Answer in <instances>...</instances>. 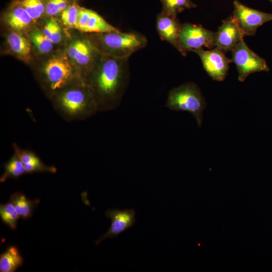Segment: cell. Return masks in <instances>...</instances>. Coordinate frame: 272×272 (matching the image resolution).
<instances>
[{
  "mask_svg": "<svg viewBox=\"0 0 272 272\" xmlns=\"http://www.w3.org/2000/svg\"><path fill=\"white\" fill-rule=\"evenodd\" d=\"M55 110L67 121L85 120L98 111L93 92L86 83L72 85L51 97Z\"/></svg>",
  "mask_w": 272,
  "mask_h": 272,
  "instance_id": "7a4b0ae2",
  "label": "cell"
},
{
  "mask_svg": "<svg viewBox=\"0 0 272 272\" xmlns=\"http://www.w3.org/2000/svg\"><path fill=\"white\" fill-rule=\"evenodd\" d=\"M233 17L237 21L245 36L255 35L257 28L272 21V13H267L249 8L237 0L233 2Z\"/></svg>",
  "mask_w": 272,
  "mask_h": 272,
  "instance_id": "9c48e42d",
  "label": "cell"
},
{
  "mask_svg": "<svg viewBox=\"0 0 272 272\" xmlns=\"http://www.w3.org/2000/svg\"><path fill=\"white\" fill-rule=\"evenodd\" d=\"M80 7L75 3L70 4L61 13L63 25L67 28H76Z\"/></svg>",
  "mask_w": 272,
  "mask_h": 272,
  "instance_id": "d4e9b609",
  "label": "cell"
},
{
  "mask_svg": "<svg viewBox=\"0 0 272 272\" xmlns=\"http://www.w3.org/2000/svg\"><path fill=\"white\" fill-rule=\"evenodd\" d=\"M135 214V211L132 209L107 210L105 216L111 220V226L108 230L96 241V245H98L107 238L117 237L122 232L131 228L136 223Z\"/></svg>",
  "mask_w": 272,
  "mask_h": 272,
  "instance_id": "8fae6325",
  "label": "cell"
},
{
  "mask_svg": "<svg viewBox=\"0 0 272 272\" xmlns=\"http://www.w3.org/2000/svg\"><path fill=\"white\" fill-rule=\"evenodd\" d=\"M42 32L53 44L59 43L62 39L61 27L53 19L49 20L45 24Z\"/></svg>",
  "mask_w": 272,
  "mask_h": 272,
  "instance_id": "484cf974",
  "label": "cell"
},
{
  "mask_svg": "<svg viewBox=\"0 0 272 272\" xmlns=\"http://www.w3.org/2000/svg\"><path fill=\"white\" fill-rule=\"evenodd\" d=\"M5 20L9 27L19 33L27 31L34 23L19 2L7 12Z\"/></svg>",
  "mask_w": 272,
  "mask_h": 272,
  "instance_id": "2e32d148",
  "label": "cell"
},
{
  "mask_svg": "<svg viewBox=\"0 0 272 272\" xmlns=\"http://www.w3.org/2000/svg\"><path fill=\"white\" fill-rule=\"evenodd\" d=\"M268 1H269L272 4V0H268Z\"/></svg>",
  "mask_w": 272,
  "mask_h": 272,
  "instance_id": "83f0119b",
  "label": "cell"
},
{
  "mask_svg": "<svg viewBox=\"0 0 272 272\" xmlns=\"http://www.w3.org/2000/svg\"><path fill=\"white\" fill-rule=\"evenodd\" d=\"M0 216L2 220L12 229L17 227L18 215L13 204L10 201L0 206Z\"/></svg>",
  "mask_w": 272,
  "mask_h": 272,
  "instance_id": "603a6c76",
  "label": "cell"
},
{
  "mask_svg": "<svg viewBox=\"0 0 272 272\" xmlns=\"http://www.w3.org/2000/svg\"><path fill=\"white\" fill-rule=\"evenodd\" d=\"M23 263V259L15 246L9 247L0 256V271L14 272Z\"/></svg>",
  "mask_w": 272,
  "mask_h": 272,
  "instance_id": "ac0fdd59",
  "label": "cell"
},
{
  "mask_svg": "<svg viewBox=\"0 0 272 272\" xmlns=\"http://www.w3.org/2000/svg\"><path fill=\"white\" fill-rule=\"evenodd\" d=\"M8 44L15 54L26 62L31 59V45L29 41L21 33L12 32L7 37Z\"/></svg>",
  "mask_w": 272,
  "mask_h": 272,
  "instance_id": "e0dca14e",
  "label": "cell"
},
{
  "mask_svg": "<svg viewBox=\"0 0 272 272\" xmlns=\"http://www.w3.org/2000/svg\"><path fill=\"white\" fill-rule=\"evenodd\" d=\"M19 3L34 22L45 13V3L44 0H20Z\"/></svg>",
  "mask_w": 272,
  "mask_h": 272,
  "instance_id": "7402d4cb",
  "label": "cell"
},
{
  "mask_svg": "<svg viewBox=\"0 0 272 272\" xmlns=\"http://www.w3.org/2000/svg\"><path fill=\"white\" fill-rule=\"evenodd\" d=\"M216 33V46L224 52L231 51L245 36L243 30L232 16L223 21Z\"/></svg>",
  "mask_w": 272,
  "mask_h": 272,
  "instance_id": "4fadbf2b",
  "label": "cell"
},
{
  "mask_svg": "<svg viewBox=\"0 0 272 272\" xmlns=\"http://www.w3.org/2000/svg\"><path fill=\"white\" fill-rule=\"evenodd\" d=\"M231 51L232 61L236 66L239 81L243 82L252 73L269 71L265 60L250 49L243 39Z\"/></svg>",
  "mask_w": 272,
  "mask_h": 272,
  "instance_id": "52a82bcc",
  "label": "cell"
},
{
  "mask_svg": "<svg viewBox=\"0 0 272 272\" xmlns=\"http://www.w3.org/2000/svg\"><path fill=\"white\" fill-rule=\"evenodd\" d=\"M4 172L0 178L1 182L8 178H17L26 173L24 165L19 157L14 154L4 165Z\"/></svg>",
  "mask_w": 272,
  "mask_h": 272,
  "instance_id": "ffe728a7",
  "label": "cell"
},
{
  "mask_svg": "<svg viewBox=\"0 0 272 272\" xmlns=\"http://www.w3.org/2000/svg\"><path fill=\"white\" fill-rule=\"evenodd\" d=\"M10 200L18 215L24 219L31 216L33 210L39 202L38 199L36 200L28 199L24 194L20 192L13 194L10 197Z\"/></svg>",
  "mask_w": 272,
  "mask_h": 272,
  "instance_id": "d6986e66",
  "label": "cell"
},
{
  "mask_svg": "<svg viewBox=\"0 0 272 272\" xmlns=\"http://www.w3.org/2000/svg\"><path fill=\"white\" fill-rule=\"evenodd\" d=\"M206 106V101L200 89L191 82L172 89L168 94L166 102V107L171 110L187 111L191 113L199 127L201 126L203 111Z\"/></svg>",
  "mask_w": 272,
  "mask_h": 272,
  "instance_id": "277c9868",
  "label": "cell"
},
{
  "mask_svg": "<svg viewBox=\"0 0 272 272\" xmlns=\"http://www.w3.org/2000/svg\"><path fill=\"white\" fill-rule=\"evenodd\" d=\"M42 76L51 96L73 85L76 80L73 65L67 57L63 55L54 56L49 59L43 66Z\"/></svg>",
  "mask_w": 272,
  "mask_h": 272,
  "instance_id": "5b68a950",
  "label": "cell"
},
{
  "mask_svg": "<svg viewBox=\"0 0 272 272\" xmlns=\"http://www.w3.org/2000/svg\"><path fill=\"white\" fill-rule=\"evenodd\" d=\"M66 52L72 61L86 70L88 77L101 55L90 39L87 38H80L72 41L68 46Z\"/></svg>",
  "mask_w": 272,
  "mask_h": 272,
  "instance_id": "ba28073f",
  "label": "cell"
},
{
  "mask_svg": "<svg viewBox=\"0 0 272 272\" xmlns=\"http://www.w3.org/2000/svg\"><path fill=\"white\" fill-rule=\"evenodd\" d=\"M75 28L81 32L90 33L121 31L108 23L96 12L80 7Z\"/></svg>",
  "mask_w": 272,
  "mask_h": 272,
  "instance_id": "7c38bea8",
  "label": "cell"
},
{
  "mask_svg": "<svg viewBox=\"0 0 272 272\" xmlns=\"http://www.w3.org/2000/svg\"><path fill=\"white\" fill-rule=\"evenodd\" d=\"M12 147L14 154H16L23 162L26 173L31 174L35 172L54 173L56 172V167L44 164L33 151L22 149L15 142L13 143Z\"/></svg>",
  "mask_w": 272,
  "mask_h": 272,
  "instance_id": "9a60e30c",
  "label": "cell"
},
{
  "mask_svg": "<svg viewBox=\"0 0 272 272\" xmlns=\"http://www.w3.org/2000/svg\"><path fill=\"white\" fill-rule=\"evenodd\" d=\"M31 39L37 50L41 53H48L53 48V42L38 30L31 33Z\"/></svg>",
  "mask_w": 272,
  "mask_h": 272,
  "instance_id": "cb8c5ba5",
  "label": "cell"
},
{
  "mask_svg": "<svg viewBox=\"0 0 272 272\" xmlns=\"http://www.w3.org/2000/svg\"><path fill=\"white\" fill-rule=\"evenodd\" d=\"M216 34L200 25L183 23L179 35V52L185 56L188 52H194L203 46L212 48L216 46Z\"/></svg>",
  "mask_w": 272,
  "mask_h": 272,
  "instance_id": "8992f818",
  "label": "cell"
},
{
  "mask_svg": "<svg viewBox=\"0 0 272 272\" xmlns=\"http://www.w3.org/2000/svg\"><path fill=\"white\" fill-rule=\"evenodd\" d=\"M69 0H47L45 13L49 16L60 14L70 4Z\"/></svg>",
  "mask_w": 272,
  "mask_h": 272,
  "instance_id": "4316f807",
  "label": "cell"
},
{
  "mask_svg": "<svg viewBox=\"0 0 272 272\" xmlns=\"http://www.w3.org/2000/svg\"><path fill=\"white\" fill-rule=\"evenodd\" d=\"M194 52L199 56L205 70L213 80L220 82L225 80L232 61L226 56L222 49L216 47L205 50L201 48Z\"/></svg>",
  "mask_w": 272,
  "mask_h": 272,
  "instance_id": "30bf717a",
  "label": "cell"
},
{
  "mask_svg": "<svg viewBox=\"0 0 272 272\" xmlns=\"http://www.w3.org/2000/svg\"><path fill=\"white\" fill-rule=\"evenodd\" d=\"M90 40L102 55L120 58H128L147 44V38L137 33L114 31L92 33Z\"/></svg>",
  "mask_w": 272,
  "mask_h": 272,
  "instance_id": "3957f363",
  "label": "cell"
},
{
  "mask_svg": "<svg viewBox=\"0 0 272 272\" xmlns=\"http://www.w3.org/2000/svg\"><path fill=\"white\" fill-rule=\"evenodd\" d=\"M128 58L101 54L88 77L99 112L114 110L119 106L129 82Z\"/></svg>",
  "mask_w": 272,
  "mask_h": 272,
  "instance_id": "6da1fadb",
  "label": "cell"
},
{
  "mask_svg": "<svg viewBox=\"0 0 272 272\" xmlns=\"http://www.w3.org/2000/svg\"><path fill=\"white\" fill-rule=\"evenodd\" d=\"M162 4V12L177 17L183 11L197 7L191 0H160Z\"/></svg>",
  "mask_w": 272,
  "mask_h": 272,
  "instance_id": "44dd1931",
  "label": "cell"
},
{
  "mask_svg": "<svg viewBox=\"0 0 272 272\" xmlns=\"http://www.w3.org/2000/svg\"><path fill=\"white\" fill-rule=\"evenodd\" d=\"M181 24L177 17L161 12L157 17L156 29L160 38L179 52V35Z\"/></svg>",
  "mask_w": 272,
  "mask_h": 272,
  "instance_id": "5bb4252c",
  "label": "cell"
}]
</instances>
